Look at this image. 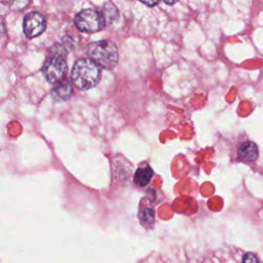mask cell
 <instances>
[{
    "instance_id": "6da1fadb",
    "label": "cell",
    "mask_w": 263,
    "mask_h": 263,
    "mask_svg": "<svg viewBox=\"0 0 263 263\" xmlns=\"http://www.w3.org/2000/svg\"><path fill=\"white\" fill-rule=\"evenodd\" d=\"M72 82L81 90L96 86L101 79V70L89 59L78 60L72 69Z\"/></svg>"
},
{
    "instance_id": "7a4b0ae2",
    "label": "cell",
    "mask_w": 263,
    "mask_h": 263,
    "mask_svg": "<svg viewBox=\"0 0 263 263\" xmlns=\"http://www.w3.org/2000/svg\"><path fill=\"white\" fill-rule=\"evenodd\" d=\"M90 60L104 69H112L118 62V49L114 42L101 40L92 42L87 47Z\"/></svg>"
},
{
    "instance_id": "3957f363",
    "label": "cell",
    "mask_w": 263,
    "mask_h": 263,
    "mask_svg": "<svg viewBox=\"0 0 263 263\" xmlns=\"http://www.w3.org/2000/svg\"><path fill=\"white\" fill-rule=\"evenodd\" d=\"M74 23L79 30L87 33L100 31L106 25L102 12L92 8H86L79 11L74 17Z\"/></svg>"
},
{
    "instance_id": "277c9868",
    "label": "cell",
    "mask_w": 263,
    "mask_h": 263,
    "mask_svg": "<svg viewBox=\"0 0 263 263\" xmlns=\"http://www.w3.org/2000/svg\"><path fill=\"white\" fill-rule=\"evenodd\" d=\"M66 71V61L60 55L48 58L42 68V73L49 83H58L63 80Z\"/></svg>"
},
{
    "instance_id": "5b68a950",
    "label": "cell",
    "mask_w": 263,
    "mask_h": 263,
    "mask_svg": "<svg viewBox=\"0 0 263 263\" xmlns=\"http://www.w3.org/2000/svg\"><path fill=\"white\" fill-rule=\"evenodd\" d=\"M46 27V21L43 14L37 11H31L24 18V33L28 38H34L43 33Z\"/></svg>"
},
{
    "instance_id": "8992f818",
    "label": "cell",
    "mask_w": 263,
    "mask_h": 263,
    "mask_svg": "<svg viewBox=\"0 0 263 263\" xmlns=\"http://www.w3.org/2000/svg\"><path fill=\"white\" fill-rule=\"evenodd\" d=\"M258 155V147L254 142L251 141L242 142L237 149L238 159L245 162H254L255 160H257Z\"/></svg>"
},
{
    "instance_id": "52a82bcc",
    "label": "cell",
    "mask_w": 263,
    "mask_h": 263,
    "mask_svg": "<svg viewBox=\"0 0 263 263\" xmlns=\"http://www.w3.org/2000/svg\"><path fill=\"white\" fill-rule=\"evenodd\" d=\"M72 93H73L72 84L67 79H63L60 82L55 83L54 87L51 90V96L57 101H67L71 98Z\"/></svg>"
},
{
    "instance_id": "ba28073f",
    "label": "cell",
    "mask_w": 263,
    "mask_h": 263,
    "mask_svg": "<svg viewBox=\"0 0 263 263\" xmlns=\"http://www.w3.org/2000/svg\"><path fill=\"white\" fill-rule=\"evenodd\" d=\"M153 177V170L149 165H144L139 167L134 176V182L139 187H144L148 185Z\"/></svg>"
},
{
    "instance_id": "9c48e42d",
    "label": "cell",
    "mask_w": 263,
    "mask_h": 263,
    "mask_svg": "<svg viewBox=\"0 0 263 263\" xmlns=\"http://www.w3.org/2000/svg\"><path fill=\"white\" fill-rule=\"evenodd\" d=\"M139 219L143 226L149 228L154 223V211L150 208H145L139 213Z\"/></svg>"
},
{
    "instance_id": "30bf717a",
    "label": "cell",
    "mask_w": 263,
    "mask_h": 263,
    "mask_svg": "<svg viewBox=\"0 0 263 263\" xmlns=\"http://www.w3.org/2000/svg\"><path fill=\"white\" fill-rule=\"evenodd\" d=\"M104 18L106 22H113L117 18L118 16V11L116 9V7L112 4V3H107L105 4L104 8H103V12H102Z\"/></svg>"
},
{
    "instance_id": "8fae6325",
    "label": "cell",
    "mask_w": 263,
    "mask_h": 263,
    "mask_svg": "<svg viewBox=\"0 0 263 263\" xmlns=\"http://www.w3.org/2000/svg\"><path fill=\"white\" fill-rule=\"evenodd\" d=\"M242 263H259L258 258L253 253H247L243 256Z\"/></svg>"
},
{
    "instance_id": "7c38bea8",
    "label": "cell",
    "mask_w": 263,
    "mask_h": 263,
    "mask_svg": "<svg viewBox=\"0 0 263 263\" xmlns=\"http://www.w3.org/2000/svg\"><path fill=\"white\" fill-rule=\"evenodd\" d=\"M143 4H145V5H148V6H154V5H157L158 4V2L156 1V2H147V1H141Z\"/></svg>"
},
{
    "instance_id": "4fadbf2b",
    "label": "cell",
    "mask_w": 263,
    "mask_h": 263,
    "mask_svg": "<svg viewBox=\"0 0 263 263\" xmlns=\"http://www.w3.org/2000/svg\"><path fill=\"white\" fill-rule=\"evenodd\" d=\"M165 4H170V5H172V4H175L176 3V1H173V2H170V1H163Z\"/></svg>"
},
{
    "instance_id": "5bb4252c",
    "label": "cell",
    "mask_w": 263,
    "mask_h": 263,
    "mask_svg": "<svg viewBox=\"0 0 263 263\" xmlns=\"http://www.w3.org/2000/svg\"><path fill=\"white\" fill-rule=\"evenodd\" d=\"M0 33H3V25L1 23V21H0Z\"/></svg>"
}]
</instances>
